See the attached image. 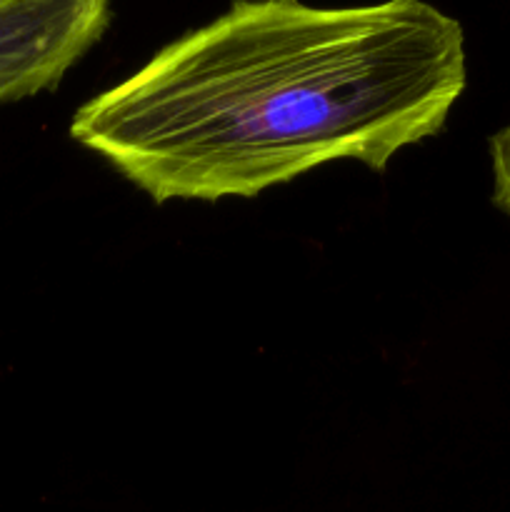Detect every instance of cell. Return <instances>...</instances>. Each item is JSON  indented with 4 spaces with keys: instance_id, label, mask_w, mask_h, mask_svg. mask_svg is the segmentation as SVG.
I'll return each instance as SVG.
<instances>
[{
    "instance_id": "6da1fadb",
    "label": "cell",
    "mask_w": 510,
    "mask_h": 512,
    "mask_svg": "<svg viewBox=\"0 0 510 512\" xmlns=\"http://www.w3.org/2000/svg\"><path fill=\"white\" fill-rule=\"evenodd\" d=\"M465 33L428 0H233L80 105L70 135L155 203L253 198L333 160L383 170L463 95Z\"/></svg>"
},
{
    "instance_id": "7a4b0ae2",
    "label": "cell",
    "mask_w": 510,
    "mask_h": 512,
    "mask_svg": "<svg viewBox=\"0 0 510 512\" xmlns=\"http://www.w3.org/2000/svg\"><path fill=\"white\" fill-rule=\"evenodd\" d=\"M108 23V0H0V105L55 88Z\"/></svg>"
},
{
    "instance_id": "3957f363",
    "label": "cell",
    "mask_w": 510,
    "mask_h": 512,
    "mask_svg": "<svg viewBox=\"0 0 510 512\" xmlns=\"http://www.w3.org/2000/svg\"><path fill=\"white\" fill-rule=\"evenodd\" d=\"M490 158H493L495 203L510 215V125L490 138Z\"/></svg>"
}]
</instances>
